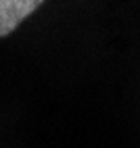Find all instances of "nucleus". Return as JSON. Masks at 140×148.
<instances>
[{
	"mask_svg": "<svg viewBox=\"0 0 140 148\" xmlns=\"http://www.w3.org/2000/svg\"><path fill=\"white\" fill-rule=\"evenodd\" d=\"M46 0H0V38L11 36Z\"/></svg>",
	"mask_w": 140,
	"mask_h": 148,
	"instance_id": "obj_1",
	"label": "nucleus"
}]
</instances>
